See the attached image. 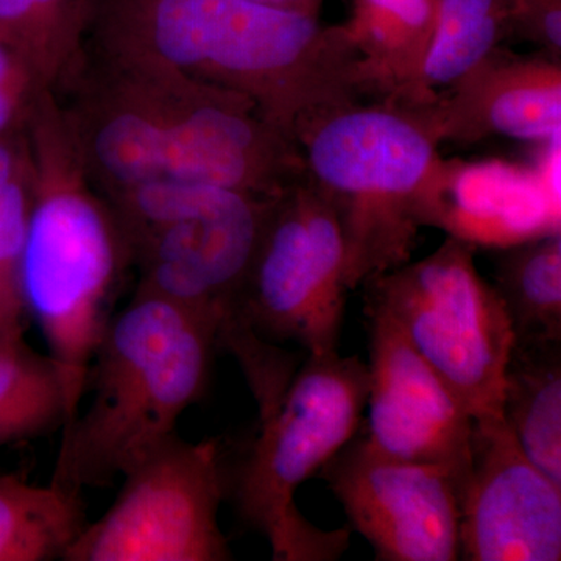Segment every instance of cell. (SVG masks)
<instances>
[{
  "instance_id": "15",
  "label": "cell",
  "mask_w": 561,
  "mask_h": 561,
  "mask_svg": "<svg viewBox=\"0 0 561 561\" xmlns=\"http://www.w3.org/2000/svg\"><path fill=\"white\" fill-rule=\"evenodd\" d=\"M540 176L500 164L446 165L435 227L478 245H515L560 231Z\"/></svg>"
},
{
  "instance_id": "17",
  "label": "cell",
  "mask_w": 561,
  "mask_h": 561,
  "mask_svg": "<svg viewBox=\"0 0 561 561\" xmlns=\"http://www.w3.org/2000/svg\"><path fill=\"white\" fill-rule=\"evenodd\" d=\"M502 412L526 456L561 486V341H513Z\"/></svg>"
},
{
  "instance_id": "26",
  "label": "cell",
  "mask_w": 561,
  "mask_h": 561,
  "mask_svg": "<svg viewBox=\"0 0 561 561\" xmlns=\"http://www.w3.org/2000/svg\"><path fill=\"white\" fill-rule=\"evenodd\" d=\"M31 80L41 83L38 77L35 76L28 62L22 58L20 51L14 50L5 41L0 39V87L2 84Z\"/></svg>"
},
{
  "instance_id": "1",
  "label": "cell",
  "mask_w": 561,
  "mask_h": 561,
  "mask_svg": "<svg viewBox=\"0 0 561 561\" xmlns=\"http://www.w3.org/2000/svg\"><path fill=\"white\" fill-rule=\"evenodd\" d=\"M102 197L187 181L276 197L306 179L297 142L236 92L87 43L55 91Z\"/></svg>"
},
{
  "instance_id": "24",
  "label": "cell",
  "mask_w": 561,
  "mask_h": 561,
  "mask_svg": "<svg viewBox=\"0 0 561 561\" xmlns=\"http://www.w3.org/2000/svg\"><path fill=\"white\" fill-rule=\"evenodd\" d=\"M512 35L529 41L546 57L561 58V0H505Z\"/></svg>"
},
{
  "instance_id": "13",
  "label": "cell",
  "mask_w": 561,
  "mask_h": 561,
  "mask_svg": "<svg viewBox=\"0 0 561 561\" xmlns=\"http://www.w3.org/2000/svg\"><path fill=\"white\" fill-rule=\"evenodd\" d=\"M460 501V559L559 561L561 486L526 456L505 419L474 423Z\"/></svg>"
},
{
  "instance_id": "6",
  "label": "cell",
  "mask_w": 561,
  "mask_h": 561,
  "mask_svg": "<svg viewBox=\"0 0 561 561\" xmlns=\"http://www.w3.org/2000/svg\"><path fill=\"white\" fill-rule=\"evenodd\" d=\"M216 348L192 313L135 291L94 351L84 382L91 401L61 430L51 483L72 493L111 485L175 437L206 389Z\"/></svg>"
},
{
  "instance_id": "11",
  "label": "cell",
  "mask_w": 561,
  "mask_h": 561,
  "mask_svg": "<svg viewBox=\"0 0 561 561\" xmlns=\"http://www.w3.org/2000/svg\"><path fill=\"white\" fill-rule=\"evenodd\" d=\"M317 476L376 560L460 559L461 485L446 468L393 459L357 432Z\"/></svg>"
},
{
  "instance_id": "7",
  "label": "cell",
  "mask_w": 561,
  "mask_h": 561,
  "mask_svg": "<svg viewBox=\"0 0 561 561\" xmlns=\"http://www.w3.org/2000/svg\"><path fill=\"white\" fill-rule=\"evenodd\" d=\"M368 368L339 351L306 356L275 409L230 474L228 494L243 522L271 542L273 560L331 561L350 545V527L323 530L295 504L298 486L331 460L360 430Z\"/></svg>"
},
{
  "instance_id": "18",
  "label": "cell",
  "mask_w": 561,
  "mask_h": 561,
  "mask_svg": "<svg viewBox=\"0 0 561 561\" xmlns=\"http://www.w3.org/2000/svg\"><path fill=\"white\" fill-rule=\"evenodd\" d=\"M84 527L81 493L0 476V561L62 560Z\"/></svg>"
},
{
  "instance_id": "3",
  "label": "cell",
  "mask_w": 561,
  "mask_h": 561,
  "mask_svg": "<svg viewBox=\"0 0 561 561\" xmlns=\"http://www.w3.org/2000/svg\"><path fill=\"white\" fill-rule=\"evenodd\" d=\"M276 197L187 181H151L105 197L138 272L136 291L201 320L238 359L260 412L279 401L302 362L265 342L247 306L251 265Z\"/></svg>"
},
{
  "instance_id": "19",
  "label": "cell",
  "mask_w": 561,
  "mask_h": 561,
  "mask_svg": "<svg viewBox=\"0 0 561 561\" xmlns=\"http://www.w3.org/2000/svg\"><path fill=\"white\" fill-rule=\"evenodd\" d=\"M493 287L511 319L513 341H561L560 231L501 249Z\"/></svg>"
},
{
  "instance_id": "8",
  "label": "cell",
  "mask_w": 561,
  "mask_h": 561,
  "mask_svg": "<svg viewBox=\"0 0 561 561\" xmlns=\"http://www.w3.org/2000/svg\"><path fill=\"white\" fill-rule=\"evenodd\" d=\"M474 249L449 236L424 260L362 287L365 306L387 313L482 423L504 419L502 386L515 335L500 295L476 268Z\"/></svg>"
},
{
  "instance_id": "2",
  "label": "cell",
  "mask_w": 561,
  "mask_h": 561,
  "mask_svg": "<svg viewBox=\"0 0 561 561\" xmlns=\"http://www.w3.org/2000/svg\"><path fill=\"white\" fill-rule=\"evenodd\" d=\"M88 43L241 94L291 139L316 111L370 94L345 25L257 0H92Z\"/></svg>"
},
{
  "instance_id": "14",
  "label": "cell",
  "mask_w": 561,
  "mask_h": 561,
  "mask_svg": "<svg viewBox=\"0 0 561 561\" xmlns=\"http://www.w3.org/2000/svg\"><path fill=\"white\" fill-rule=\"evenodd\" d=\"M432 103L443 140L478 142L502 136L553 142L561 127V62L494 50Z\"/></svg>"
},
{
  "instance_id": "9",
  "label": "cell",
  "mask_w": 561,
  "mask_h": 561,
  "mask_svg": "<svg viewBox=\"0 0 561 561\" xmlns=\"http://www.w3.org/2000/svg\"><path fill=\"white\" fill-rule=\"evenodd\" d=\"M230 471L219 442L172 437L124 476L116 501L87 524L66 561H224L219 526Z\"/></svg>"
},
{
  "instance_id": "25",
  "label": "cell",
  "mask_w": 561,
  "mask_h": 561,
  "mask_svg": "<svg viewBox=\"0 0 561 561\" xmlns=\"http://www.w3.org/2000/svg\"><path fill=\"white\" fill-rule=\"evenodd\" d=\"M44 90L49 88L33 80L0 87V140L27 131L36 101Z\"/></svg>"
},
{
  "instance_id": "27",
  "label": "cell",
  "mask_w": 561,
  "mask_h": 561,
  "mask_svg": "<svg viewBox=\"0 0 561 561\" xmlns=\"http://www.w3.org/2000/svg\"><path fill=\"white\" fill-rule=\"evenodd\" d=\"M257 2L279 7V9L298 10L306 11V13L319 14L323 0H257Z\"/></svg>"
},
{
  "instance_id": "20",
  "label": "cell",
  "mask_w": 561,
  "mask_h": 561,
  "mask_svg": "<svg viewBox=\"0 0 561 561\" xmlns=\"http://www.w3.org/2000/svg\"><path fill=\"white\" fill-rule=\"evenodd\" d=\"M92 0H0V39L57 91L90 38Z\"/></svg>"
},
{
  "instance_id": "5",
  "label": "cell",
  "mask_w": 561,
  "mask_h": 561,
  "mask_svg": "<svg viewBox=\"0 0 561 561\" xmlns=\"http://www.w3.org/2000/svg\"><path fill=\"white\" fill-rule=\"evenodd\" d=\"M432 103L346 102L295 128L306 179L341 221L348 290L409 262L420 228L437 224L448 162Z\"/></svg>"
},
{
  "instance_id": "16",
  "label": "cell",
  "mask_w": 561,
  "mask_h": 561,
  "mask_svg": "<svg viewBox=\"0 0 561 561\" xmlns=\"http://www.w3.org/2000/svg\"><path fill=\"white\" fill-rule=\"evenodd\" d=\"M437 0H354L346 22L371 92L382 99L431 103L421 69L434 28Z\"/></svg>"
},
{
  "instance_id": "12",
  "label": "cell",
  "mask_w": 561,
  "mask_h": 561,
  "mask_svg": "<svg viewBox=\"0 0 561 561\" xmlns=\"http://www.w3.org/2000/svg\"><path fill=\"white\" fill-rule=\"evenodd\" d=\"M365 316L370 353L365 437L393 459L446 468L463 493L474 420L387 313L365 306Z\"/></svg>"
},
{
  "instance_id": "22",
  "label": "cell",
  "mask_w": 561,
  "mask_h": 561,
  "mask_svg": "<svg viewBox=\"0 0 561 561\" xmlns=\"http://www.w3.org/2000/svg\"><path fill=\"white\" fill-rule=\"evenodd\" d=\"M512 36L505 0H437L434 28L421 69V91L430 101L451 87Z\"/></svg>"
},
{
  "instance_id": "28",
  "label": "cell",
  "mask_w": 561,
  "mask_h": 561,
  "mask_svg": "<svg viewBox=\"0 0 561 561\" xmlns=\"http://www.w3.org/2000/svg\"><path fill=\"white\" fill-rule=\"evenodd\" d=\"M0 330H14V328H3L2 324H0Z\"/></svg>"
},
{
  "instance_id": "21",
  "label": "cell",
  "mask_w": 561,
  "mask_h": 561,
  "mask_svg": "<svg viewBox=\"0 0 561 561\" xmlns=\"http://www.w3.org/2000/svg\"><path fill=\"white\" fill-rule=\"evenodd\" d=\"M66 420L55 362L25 343L22 328L0 330V446L62 430Z\"/></svg>"
},
{
  "instance_id": "4",
  "label": "cell",
  "mask_w": 561,
  "mask_h": 561,
  "mask_svg": "<svg viewBox=\"0 0 561 561\" xmlns=\"http://www.w3.org/2000/svg\"><path fill=\"white\" fill-rule=\"evenodd\" d=\"M27 135L35 191L22 251V300L60 371L66 426L80 411L88 368L130 260L108 203L84 171L54 91L41 92Z\"/></svg>"
},
{
  "instance_id": "23",
  "label": "cell",
  "mask_w": 561,
  "mask_h": 561,
  "mask_svg": "<svg viewBox=\"0 0 561 561\" xmlns=\"http://www.w3.org/2000/svg\"><path fill=\"white\" fill-rule=\"evenodd\" d=\"M35 164L27 131L0 140V324L22 328L21 262L31 220Z\"/></svg>"
},
{
  "instance_id": "10",
  "label": "cell",
  "mask_w": 561,
  "mask_h": 561,
  "mask_svg": "<svg viewBox=\"0 0 561 561\" xmlns=\"http://www.w3.org/2000/svg\"><path fill=\"white\" fill-rule=\"evenodd\" d=\"M348 291L341 221L305 179L273 202L247 286L251 324L272 345L335 353Z\"/></svg>"
}]
</instances>
